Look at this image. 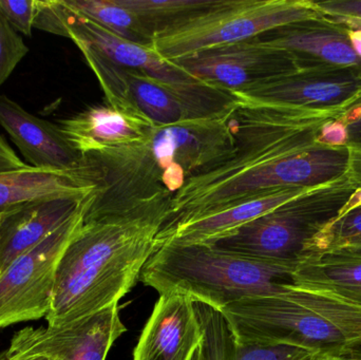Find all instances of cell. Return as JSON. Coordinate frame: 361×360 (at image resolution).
<instances>
[{"instance_id":"1","label":"cell","mask_w":361,"mask_h":360,"mask_svg":"<svg viewBox=\"0 0 361 360\" xmlns=\"http://www.w3.org/2000/svg\"><path fill=\"white\" fill-rule=\"evenodd\" d=\"M235 99V154L192 178L171 199L161 232L254 197L312 190L347 175L349 148L319 142L322 126L334 113Z\"/></svg>"},{"instance_id":"2","label":"cell","mask_w":361,"mask_h":360,"mask_svg":"<svg viewBox=\"0 0 361 360\" xmlns=\"http://www.w3.org/2000/svg\"><path fill=\"white\" fill-rule=\"evenodd\" d=\"M235 108L154 126L139 143L82 156V175L95 186L84 222L171 204L192 178L235 154Z\"/></svg>"},{"instance_id":"3","label":"cell","mask_w":361,"mask_h":360,"mask_svg":"<svg viewBox=\"0 0 361 360\" xmlns=\"http://www.w3.org/2000/svg\"><path fill=\"white\" fill-rule=\"evenodd\" d=\"M169 213V204H163L84 222L59 260L48 327H65L118 304L160 247Z\"/></svg>"},{"instance_id":"4","label":"cell","mask_w":361,"mask_h":360,"mask_svg":"<svg viewBox=\"0 0 361 360\" xmlns=\"http://www.w3.org/2000/svg\"><path fill=\"white\" fill-rule=\"evenodd\" d=\"M220 312L242 346H290L316 356L361 359V306L331 294L288 285Z\"/></svg>"},{"instance_id":"5","label":"cell","mask_w":361,"mask_h":360,"mask_svg":"<svg viewBox=\"0 0 361 360\" xmlns=\"http://www.w3.org/2000/svg\"><path fill=\"white\" fill-rule=\"evenodd\" d=\"M294 270L224 253L208 244L164 242L146 262L139 280L160 295L182 294L221 311L244 297L283 291L292 285Z\"/></svg>"},{"instance_id":"6","label":"cell","mask_w":361,"mask_h":360,"mask_svg":"<svg viewBox=\"0 0 361 360\" xmlns=\"http://www.w3.org/2000/svg\"><path fill=\"white\" fill-rule=\"evenodd\" d=\"M357 186L347 175L235 228L209 243L235 256L296 268L314 239L339 215Z\"/></svg>"},{"instance_id":"7","label":"cell","mask_w":361,"mask_h":360,"mask_svg":"<svg viewBox=\"0 0 361 360\" xmlns=\"http://www.w3.org/2000/svg\"><path fill=\"white\" fill-rule=\"evenodd\" d=\"M319 17L312 0H218L212 8L157 33L152 48L173 63Z\"/></svg>"},{"instance_id":"8","label":"cell","mask_w":361,"mask_h":360,"mask_svg":"<svg viewBox=\"0 0 361 360\" xmlns=\"http://www.w3.org/2000/svg\"><path fill=\"white\" fill-rule=\"evenodd\" d=\"M91 197L71 219L0 275V330L48 316L59 260L82 228Z\"/></svg>"},{"instance_id":"9","label":"cell","mask_w":361,"mask_h":360,"mask_svg":"<svg viewBox=\"0 0 361 360\" xmlns=\"http://www.w3.org/2000/svg\"><path fill=\"white\" fill-rule=\"evenodd\" d=\"M360 93L361 70L328 66L301 68L231 94L248 103L331 112L336 116Z\"/></svg>"},{"instance_id":"10","label":"cell","mask_w":361,"mask_h":360,"mask_svg":"<svg viewBox=\"0 0 361 360\" xmlns=\"http://www.w3.org/2000/svg\"><path fill=\"white\" fill-rule=\"evenodd\" d=\"M173 63L197 80L229 93L303 68L296 55L257 38L203 51Z\"/></svg>"},{"instance_id":"11","label":"cell","mask_w":361,"mask_h":360,"mask_svg":"<svg viewBox=\"0 0 361 360\" xmlns=\"http://www.w3.org/2000/svg\"><path fill=\"white\" fill-rule=\"evenodd\" d=\"M126 331L118 304L65 327L25 328L13 336L10 345L31 359L106 360Z\"/></svg>"},{"instance_id":"12","label":"cell","mask_w":361,"mask_h":360,"mask_svg":"<svg viewBox=\"0 0 361 360\" xmlns=\"http://www.w3.org/2000/svg\"><path fill=\"white\" fill-rule=\"evenodd\" d=\"M61 1V14L68 38L84 44L118 67L140 72L173 86L197 82L177 63L161 56L152 46H142L108 31L93 21L72 12Z\"/></svg>"},{"instance_id":"13","label":"cell","mask_w":361,"mask_h":360,"mask_svg":"<svg viewBox=\"0 0 361 360\" xmlns=\"http://www.w3.org/2000/svg\"><path fill=\"white\" fill-rule=\"evenodd\" d=\"M202 342L193 302L160 295L133 352V360H192Z\"/></svg>"},{"instance_id":"14","label":"cell","mask_w":361,"mask_h":360,"mask_svg":"<svg viewBox=\"0 0 361 360\" xmlns=\"http://www.w3.org/2000/svg\"><path fill=\"white\" fill-rule=\"evenodd\" d=\"M349 31L345 25L322 16L279 27L257 39L296 55L303 68L361 70V57L352 46Z\"/></svg>"},{"instance_id":"15","label":"cell","mask_w":361,"mask_h":360,"mask_svg":"<svg viewBox=\"0 0 361 360\" xmlns=\"http://www.w3.org/2000/svg\"><path fill=\"white\" fill-rule=\"evenodd\" d=\"M0 125L35 168L76 171L82 165V154L61 127L29 113L6 95H0Z\"/></svg>"},{"instance_id":"16","label":"cell","mask_w":361,"mask_h":360,"mask_svg":"<svg viewBox=\"0 0 361 360\" xmlns=\"http://www.w3.org/2000/svg\"><path fill=\"white\" fill-rule=\"evenodd\" d=\"M59 124L70 143L82 156L139 143L154 127L143 113L109 104L91 106Z\"/></svg>"},{"instance_id":"17","label":"cell","mask_w":361,"mask_h":360,"mask_svg":"<svg viewBox=\"0 0 361 360\" xmlns=\"http://www.w3.org/2000/svg\"><path fill=\"white\" fill-rule=\"evenodd\" d=\"M90 196L44 199L0 218V275L71 219Z\"/></svg>"},{"instance_id":"18","label":"cell","mask_w":361,"mask_h":360,"mask_svg":"<svg viewBox=\"0 0 361 360\" xmlns=\"http://www.w3.org/2000/svg\"><path fill=\"white\" fill-rule=\"evenodd\" d=\"M313 190L316 188H288L247 199L216 213L202 216L197 219L180 223L171 230L160 232L158 235L159 243L160 245L164 242L209 244L235 228Z\"/></svg>"},{"instance_id":"19","label":"cell","mask_w":361,"mask_h":360,"mask_svg":"<svg viewBox=\"0 0 361 360\" xmlns=\"http://www.w3.org/2000/svg\"><path fill=\"white\" fill-rule=\"evenodd\" d=\"M78 169L54 171L27 165L0 171V218L44 199L90 196L95 186L82 179Z\"/></svg>"},{"instance_id":"20","label":"cell","mask_w":361,"mask_h":360,"mask_svg":"<svg viewBox=\"0 0 361 360\" xmlns=\"http://www.w3.org/2000/svg\"><path fill=\"white\" fill-rule=\"evenodd\" d=\"M202 331L195 360H309L313 353L290 346H242L235 342L220 311L193 302Z\"/></svg>"},{"instance_id":"21","label":"cell","mask_w":361,"mask_h":360,"mask_svg":"<svg viewBox=\"0 0 361 360\" xmlns=\"http://www.w3.org/2000/svg\"><path fill=\"white\" fill-rule=\"evenodd\" d=\"M292 285L331 294L361 306V259L310 256L295 268Z\"/></svg>"},{"instance_id":"22","label":"cell","mask_w":361,"mask_h":360,"mask_svg":"<svg viewBox=\"0 0 361 360\" xmlns=\"http://www.w3.org/2000/svg\"><path fill=\"white\" fill-rule=\"evenodd\" d=\"M72 12L105 27L125 39L152 46L154 34L118 0H63Z\"/></svg>"},{"instance_id":"23","label":"cell","mask_w":361,"mask_h":360,"mask_svg":"<svg viewBox=\"0 0 361 360\" xmlns=\"http://www.w3.org/2000/svg\"><path fill=\"white\" fill-rule=\"evenodd\" d=\"M316 255L361 259V206L341 211V215L314 239L305 258Z\"/></svg>"},{"instance_id":"24","label":"cell","mask_w":361,"mask_h":360,"mask_svg":"<svg viewBox=\"0 0 361 360\" xmlns=\"http://www.w3.org/2000/svg\"><path fill=\"white\" fill-rule=\"evenodd\" d=\"M135 13L156 36L188 17L207 10L218 0H118Z\"/></svg>"},{"instance_id":"25","label":"cell","mask_w":361,"mask_h":360,"mask_svg":"<svg viewBox=\"0 0 361 360\" xmlns=\"http://www.w3.org/2000/svg\"><path fill=\"white\" fill-rule=\"evenodd\" d=\"M76 46L82 51L87 63L99 78V84L105 93L107 104L121 109L142 113L131 99L126 69L114 65L89 46L84 44H76Z\"/></svg>"},{"instance_id":"26","label":"cell","mask_w":361,"mask_h":360,"mask_svg":"<svg viewBox=\"0 0 361 360\" xmlns=\"http://www.w3.org/2000/svg\"><path fill=\"white\" fill-rule=\"evenodd\" d=\"M29 52L23 37L0 13V87Z\"/></svg>"},{"instance_id":"27","label":"cell","mask_w":361,"mask_h":360,"mask_svg":"<svg viewBox=\"0 0 361 360\" xmlns=\"http://www.w3.org/2000/svg\"><path fill=\"white\" fill-rule=\"evenodd\" d=\"M316 10L335 23L350 30L361 31V0H326L313 1Z\"/></svg>"},{"instance_id":"28","label":"cell","mask_w":361,"mask_h":360,"mask_svg":"<svg viewBox=\"0 0 361 360\" xmlns=\"http://www.w3.org/2000/svg\"><path fill=\"white\" fill-rule=\"evenodd\" d=\"M36 0H0V13L17 33L32 35Z\"/></svg>"},{"instance_id":"29","label":"cell","mask_w":361,"mask_h":360,"mask_svg":"<svg viewBox=\"0 0 361 360\" xmlns=\"http://www.w3.org/2000/svg\"><path fill=\"white\" fill-rule=\"evenodd\" d=\"M33 27L55 35L68 37L61 15V0H36Z\"/></svg>"},{"instance_id":"30","label":"cell","mask_w":361,"mask_h":360,"mask_svg":"<svg viewBox=\"0 0 361 360\" xmlns=\"http://www.w3.org/2000/svg\"><path fill=\"white\" fill-rule=\"evenodd\" d=\"M335 120L345 126L348 133L347 147L361 148V93L339 110Z\"/></svg>"},{"instance_id":"31","label":"cell","mask_w":361,"mask_h":360,"mask_svg":"<svg viewBox=\"0 0 361 360\" xmlns=\"http://www.w3.org/2000/svg\"><path fill=\"white\" fill-rule=\"evenodd\" d=\"M320 143L331 147H343L347 146L348 133L345 126L333 120H329L322 126L319 135Z\"/></svg>"},{"instance_id":"32","label":"cell","mask_w":361,"mask_h":360,"mask_svg":"<svg viewBox=\"0 0 361 360\" xmlns=\"http://www.w3.org/2000/svg\"><path fill=\"white\" fill-rule=\"evenodd\" d=\"M25 166L27 164L19 159L6 139L0 137V171L13 170Z\"/></svg>"},{"instance_id":"33","label":"cell","mask_w":361,"mask_h":360,"mask_svg":"<svg viewBox=\"0 0 361 360\" xmlns=\"http://www.w3.org/2000/svg\"><path fill=\"white\" fill-rule=\"evenodd\" d=\"M349 168L347 175L358 188H361V148H349Z\"/></svg>"},{"instance_id":"34","label":"cell","mask_w":361,"mask_h":360,"mask_svg":"<svg viewBox=\"0 0 361 360\" xmlns=\"http://www.w3.org/2000/svg\"><path fill=\"white\" fill-rule=\"evenodd\" d=\"M38 359H31V357L23 356L19 353L14 347L8 346L6 350L0 352V360H37Z\"/></svg>"},{"instance_id":"35","label":"cell","mask_w":361,"mask_h":360,"mask_svg":"<svg viewBox=\"0 0 361 360\" xmlns=\"http://www.w3.org/2000/svg\"><path fill=\"white\" fill-rule=\"evenodd\" d=\"M350 40H351L352 46H353L358 56L361 57V31L356 30H350Z\"/></svg>"},{"instance_id":"36","label":"cell","mask_w":361,"mask_h":360,"mask_svg":"<svg viewBox=\"0 0 361 360\" xmlns=\"http://www.w3.org/2000/svg\"><path fill=\"white\" fill-rule=\"evenodd\" d=\"M309 360H361V359H352V357H336V356H314Z\"/></svg>"},{"instance_id":"37","label":"cell","mask_w":361,"mask_h":360,"mask_svg":"<svg viewBox=\"0 0 361 360\" xmlns=\"http://www.w3.org/2000/svg\"><path fill=\"white\" fill-rule=\"evenodd\" d=\"M37 360H49V359H44V357H39V359H38Z\"/></svg>"},{"instance_id":"38","label":"cell","mask_w":361,"mask_h":360,"mask_svg":"<svg viewBox=\"0 0 361 360\" xmlns=\"http://www.w3.org/2000/svg\"><path fill=\"white\" fill-rule=\"evenodd\" d=\"M192 360H195V357H193Z\"/></svg>"}]
</instances>
